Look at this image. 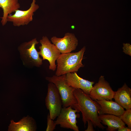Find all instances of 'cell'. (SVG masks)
<instances>
[{
  "instance_id": "17",
  "label": "cell",
  "mask_w": 131,
  "mask_h": 131,
  "mask_svg": "<svg viewBox=\"0 0 131 131\" xmlns=\"http://www.w3.org/2000/svg\"><path fill=\"white\" fill-rule=\"evenodd\" d=\"M123 113L119 117L122 121L131 129V109H126Z\"/></svg>"
},
{
  "instance_id": "11",
  "label": "cell",
  "mask_w": 131,
  "mask_h": 131,
  "mask_svg": "<svg viewBox=\"0 0 131 131\" xmlns=\"http://www.w3.org/2000/svg\"><path fill=\"white\" fill-rule=\"evenodd\" d=\"M65 79L68 85L75 89H81L85 93L89 95L94 82L83 79L76 72L68 73L65 74Z\"/></svg>"
},
{
  "instance_id": "4",
  "label": "cell",
  "mask_w": 131,
  "mask_h": 131,
  "mask_svg": "<svg viewBox=\"0 0 131 131\" xmlns=\"http://www.w3.org/2000/svg\"><path fill=\"white\" fill-rule=\"evenodd\" d=\"M39 42L36 38L21 44L18 50L23 65L28 67H40L43 64V59L40 57L39 52L35 48Z\"/></svg>"
},
{
  "instance_id": "14",
  "label": "cell",
  "mask_w": 131,
  "mask_h": 131,
  "mask_svg": "<svg viewBox=\"0 0 131 131\" xmlns=\"http://www.w3.org/2000/svg\"><path fill=\"white\" fill-rule=\"evenodd\" d=\"M8 126V131H34L36 126L34 120L28 116L16 122L11 120Z\"/></svg>"
},
{
  "instance_id": "5",
  "label": "cell",
  "mask_w": 131,
  "mask_h": 131,
  "mask_svg": "<svg viewBox=\"0 0 131 131\" xmlns=\"http://www.w3.org/2000/svg\"><path fill=\"white\" fill-rule=\"evenodd\" d=\"M45 102L46 107L49 111L50 117L54 120L60 113L62 102L58 90L53 83L49 82L48 84Z\"/></svg>"
},
{
  "instance_id": "6",
  "label": "cell",
  "mask_w": 131,
  "mask_h": 131,
  "mask_svg": "<svg viewBox=\"0 0 131 131\" xmlns=\"http://www.w3.org/2000/svg\"><path fill=\"white\" fill-rule=\"evenodd\" d=\"M40 42L41 44L39 47L40 55L42 57L43 60L48 61L49 69L55 71L57 68L56 61L61 53L56 46L51 43L47 36H43L40 40Z\"/></svg>"
},
{
  "instance_id": "13",
  "label": "cell",
  "mask_w": 131,
  "mask_h": 131,
  "mask_svg": "<svg viewBox=\"0 0 131 131\" xmlns=\"http://www.w3.org/2000/svg\"><path fill=\"white\" fill-rule=\"evenodd\" d=\"M114 98L124 108L131 109V89L125 83L115 91Z\"/></svg>"
},
{
  "instance_id": "10",
  "label": "cell",
  "mask_w": 131,
  "mask_h": 131,
  "mask_svg": "<svg viewBox=\"0 0 131 131\" xmlns=\"http://www.w3.org/2000/svg\"><path fill=\"white\" fill-rule=\"evenodd\" d=\"M50 40L61 53H70L75 50L78 44V40L75 35L69 33H66L62 38L53 36Z\"/></svg>"
},
{
  "instance_id": "1",
  "label": "cell",
  "mask_w": 131,
  "mask_h": 131,
  "mask_svg": "<svg viewBox=\"0 0 131 131\" xmlns=\"http://www.w3.org/2000/svg\"><path fill=\"white\" fill-rule=\"evenodd\" d=\"M73 93L77 101L76 109L82 113L85 127L87 121L90 120L95 128L97 127L103 130L106 128L101 123L99 118L98 113L100 106L96 101L92 100L89 95L85 93L81 89H75Z\"/></svg>"
},
{
  "instance_id": "2",
  "label": "cell",
  "mask_w": 131,
  "mask_h": 131,
  "mask_svg": "<svg viewBox=\"0 0 131 131\" xmlns=\"http://www.w3.org/2000/svg\"><path fill=\"white\" fill-rule=\"evenodd\" d=\"M86 50L84 46L78 52L61 53L56 60L57 64L55 75L59 76L70 73L77 72L84 67L82 61Z\"/></svg>"
},
{
  "instance_id": "19",
  "label": "cell",
  "mask_w": 131,
  "mask_h": 131,
  "mask_svg": "<svg viewBox=\"0 0 131 131\" xmlns=\"http://www.w3.org/2000/svg\"><path fill=\"white\" fill-rule=\"evenodd\" d=\"M123 52L125 54L131 56V45L129 43H123Z\"/></svg>"
},
{
  "instance_id": "3",
  "label": "cell",
  "mask_w": 131,
  "mask_h": 131,
  "mask_svg": "<svg viewBox=\"0 0 131 131\" xmlns=\"http://www.w3.org/2000/svg\"><path fill=\"white\" fill-rule=\"evenodd\" d=\"M65 74L59 76L55 75L52 77H47L45 79L49 82L54 83L57 88L63 107L71 106L73 108L76 109L77 101L73 93L75 89L68 85L65 79Z\"/></svg>"
},
{
  "instance_id": "8",
  "label": "cell",
  "mask_w": 131,
  "mask_h": 131,
  "mask_svg": "<svg viewBox=\"0 0 131 131\" xmlns=\"http://www.w3.org/2000/svg\"><path fill=\"white\" fill-rule=\"evenodd\" d=\"M115 91L112 89L104 76L101 75L98 82L93 87L89 95L93 100H112Z\"/></svg>"
},
{
  "instance_id": "12",
  "label": "cell",
  "mask_w": 131,
  "mask_h": 131,
  "mask_svg": "<svg viewBox=\"0 0 131 131\" xmlns=\"http://www.w3.org/2000/svg\"><path fill=\"white\" fill-rule=\"evenodd\" d=\"M100 106L98 115L109 114L119 116L124 111V108L112 100L102 99L96 100Z\"/></svg>"
},
{
  "instance_id": "18",
  "label": "cell",
  "mask_w": 131,
  "mask_h": 131,
  "mask_svg": "<svg viewBox=\"0 0 131 131\" xmlns=\"http://www.w3.org/2000/svg\"><path fill=\"white\" fill-rule=\"evenodd\" d=\"M56 125L53 120L51 118L49 113L47 117V127L46 131H53L55 129Z\"/></svg>"
},
{
  "instance_id": "7",
  "label": "cell",
  "mask_w": 131,
  "mask_h": 131,
  "mask_svg": "<svg viewBox=\"0 0 131 131\" xmlns=\"http://www.w3.org/2000/svg\"><path fill=\"white\" fill-rule=\"evenodd\" d=\"M80 112L76 109H73L71 106L63 107L54 122L56 125H59L62 128L79 131V128L76 124V118L79 117L80 115L76 113Z\"/></svg>"
},
{
  "instance_id": "15",
  "label": "cell",
  "mask_w": 131,
  "mask_h": 131,
  "mask_svg": "<svg viewBox=\"0 0 131 131\" xmlns=\"http://www.w3.org/2000/svg\"><path fill=\"white\" fill-rule=\"evenodd\" d=\"M101 123L107 127V131H115L123 127H125V124L118 116L112 115H98Z\"/></svg>"
},
{
  "instance_id": "9",
  "label": "cell",
  "mask_w": 131,
  "mask_h": 131,
  "mask_svg": "<svg viewBox=\"0 0 131 131\" xmlns=\"http://www.w3.org/2000/svg\"><path fill=\"white\" fill-rule=\"evenodd\" d=\"M36 0H33L31 6L27 10H22L19 9L16 10L13 15H9L7 21L12 22L16 26L27 25L33 20L34 13L39 8L38 5L35 3Z\"/></svg>"
},
{
  "instance_id": "20",
  "label": "cell",
  "mask_w": 131,
  "mask_h": 131,
  "mask_svg": "<svg viewBox=\"0 0 131 131\" xmlns=\"http://www.w3.org/2000/svg\"><path fill=\"white\" fill-rule=\"evenodd\" d=\"M88 123V127L85 131H94L95 130L93 128V125L92 122L89 120L87 121Z\"/></svg>"
},
{
  "instance_id": "16",
  "label": "cell",
  "mask_w": 131,
  "mask_h": 131,
  "mask_svg": "<svg viewBox=\"0 0 131 131\" xmlns=\"http://www.w3.org/2000/svg\"><path fill=\"white\" fill-rule=\"evenodd\" d=\"M20 8L18 0H0V8H2L3 12V16L1 17V23L3 26L7 23L8 15Z\"/></svg>"
},
{
  "instance_id": "21",
  "label": "cell",
  "mask_w": 131,
  "mask_h": 131,
  "mask_svg": "<svg viewBox=\"0 0 131 131\" xmlns=\"http://www.w3.org/2000/svg\"><path fill=\"white\" fill-rule=\"evenodd\" d=\"M118 131H131V129L125 127H123L117 130Z\"/></svg>"
}]
</instances>
